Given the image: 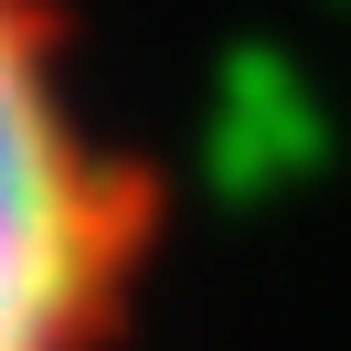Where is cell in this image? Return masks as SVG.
Returning <instances> with one entry per match:
<instances>
[{"label": "cell", "mask_w": 351, "mask_h": 351, "mask_svg": "<svg viewBox=\"0 0 351 351\" xmlns=\"http://www.w3.org/2000/svg\"><path fill=\"white\" fill-rule=\"evenodd\" d=\"M171 171L86 96L75 0H0V351H128Z\"/></svg>", "instance_id": "1"}]
</instances>
